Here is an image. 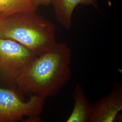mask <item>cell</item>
<instances>
[{"mask_svg": "<svg viewBox=\"0 0 122 122\" xmlns=\"http://www.w3.org/2000/svg\"><path fill=\"white\" fill-rule=\"evenodd\" d=\"M37 56L16 41L0 38V85L16 87L19 74Z\"/></svg>", "mask_w": 122, "mask_h": 122, "instance_id": "4", "label": "cell"}, {"mask_svg": "<svg viewBox=\"0 0 122 122\" xmlns=\"http://www.w3.org/2000/svg\"><path fill=\"white\" fill-rule=\"evenodd\" d=\"M74 107L66 122H89L92 113V105L86 96L83 87L76 84L72 93Z\"/></svg>", "mask_w": 122, "mask_h": 122, "instance_id": "7", "label": "cell"}, {"mask_svg": "<svg viewBox=\"0 0 122 122\" xmlns=\"http://www.w3.org/2000/svg\"><path fill=\"white\" fill-rule=\"evenodd\" d=\"M32 0L37 6H38L39 5L48 6L50 4V0Z\"/></svg>", "mask_w": 122, "mask_h": 122, "instance_id": "9", "label": "cell"}, {"mask_svg": "<svg viewBox=\"0 0 122 122\" xmlns=\"http://www.w3.org/2000/svg\"><path fill=\"white\" fill-rule=\"evenodd\" d=\"M71 50L64 42L55 44L21 70L15 82L21 93L45 99L56 96L71 78Z\"/></svg>", "mask_w": 122, "mask_h": 122, "instance_id": "1", "label": "cell"}, {"mask_svg": "<svg viewBox=\"0 0 122 122\" xmlns=\"http://www.w3.org/2000/svg\"><path fill=\"white\" fill-rule=\"evenodd\" d=\"M50 4L53 6L57 22L67 30L71 27L72 15L79 5H92L99 10L97 0H50Z\"/></svg>", "mask_w": 122, "mask_h": 122, "instance_id": "6", "label": "cell"}, {"mask_svg": "<svg viewBox=\"0 0 122 122\" xmlns=\"http://www.w3.org/2000/svg\"><path fill=\"white\" fill-rule=\"evenodd\" d=\"M1 20H2V19H1V17H0V22H1Z\"/></svg>", "mask_w": 122, "mask_h": 122, "instance_id": "10", "label": "cell"}, {"mask_svg": "<svg viewBox=\"0 0 122 122\" xmlns=\"http://www.w3.org/2000/svg\"><path fill=\"white\" fill-rule=\"evenodd\" d=\"M92 105L89 122H113L122 110V88L113 86L105 96Z\"/></svg>", "mask_w": 122, "mask_h": 122, "instance_id": "5", "label": "cell"}, {"mask_svg": "<svg viewBox=\"0 0 122 122\" xmlns=\"http://www.w3.org/2000/svg\"><path fill=\"white\" fill-rule=\"evenodd\" d=\"M37 7L32 0H0V17L2 20L15 13L36 11Z\"/></svg>", "mask_w": 122, "mask_h": 122, "instance_id": "8", "label": "cell"}, {"mask_svg": "<svg viewBox=\"0 0 122 122\" xmlns=\"http://www.w3.org/2000/svg\"><path fill=\"white\" fill-rule=\"evenodd\" d=\"M15 87L0 86V122H16L25 117H40L45 105V99L30 95L25 101Z\"/></svg>", "mask_w": 122, "mask_h": 122, "instance_id": "3", "label": "cell"}, {"mask_svg": "<svg viewBox=\"0 0 122 122\" xmlns=\"http://www.w3.org/2000/svg\"><path fill=\"white\" fill-rule=\"evenodd\" d=\"M0 38L16 41L39 56L56 43V27L36 11L19 12L1 20Z\"/></svg>", "mask_w": 122, "mask_h": 122, "instance_id": "2", "label": "cell"}]
</instances>
